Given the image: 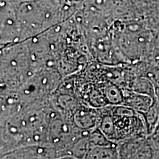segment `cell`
Returning <instances> with one entry per match:
<instances>
[{
    "mask_svg": "<svg viewBox=\"0 0 159 159\" xmlns=\"http://www.w3.org/2000/svg\"><path fill=\"white\" fill-rule=\"evenodd\" d=\"M55 159H78L77 158H75L74 156H63V157H59V158H57Z\"/></svg>",
    "mask_w": 159,
    "mask_h": 159,
    "instance_id": "4",
    "label": "cell"
},
{
    "mask_svg": "<svg viewBox=\"0 0 159 159\" xmlns=\"http://www.w3.org/2000/svg\"><path fill=\"white\" fill-rule=\"evenodd\" d=\"M55 149L49 145H29L2 155L1 159H55Z\"/></svg>",
    "mask_w": 159,
    "mask_h": 159,
    "instance_id": "3",
    "label": "cell"
},
{
    "mask_svg": "<svg viewBox=\"0 0 159 159\" xmlns=\"http://www.w3.org/2000/svg\"><path fill=\"white\" fill-rule=\"evenodd\" d=\"M97 128L114 144L136 137L148 136L144 115L125 105H108L98 108Z\"/></svg>",
    "mask_w": 159,
    "mask_h": 159,
    "instance_id": "1",
    "label": "cell"
},
{
    "mask_svg": "<svg viewBox=\"0 0 159 159\" xmlns=\"http://www.w3.org/2000/svg\"><path fill=\"white\" fill-rule=\"evenodd\" d=\"M118 159H152L154 150L148 136L136 137L117 144Z\"/></svg>",
    "mask_w": 159,
    "mask_h": 159,
    "instance_id": "2",
    "label": "cell"
}]
</instances>
